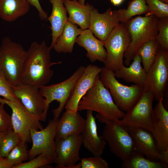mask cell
Here are the masks:
<instances>
[{
	"label": "cell",
	"instance_id": "cell-40",
	"mask_svg": "<svg viewBox=\"0 0 168 168\" xmlns=\"http://www.w3.org/2000/svg\"><path fill=\"white\" fill-rule=\"evenodd\" d=\"M0 168H10L6 163L4 158L0 156Z\"/></svg>",
	"mask_w": 168,
	"mask_h": 168
},
{
	"label": "cell",
	"instance_id": "cell-26",
	"mask_svg": "<svg viewBox=\"0 0 168 168\" xmlns=\"http://www.w3.org/2000/svg\"><path fill=\"white\" fill-rule=\"evenodd\" d=\"M26 0H0V17L7 22L14 21L29 11Z\"/></svg>",
	"mask_w": 168,
	"mask_h": 168
},
{
	"label": "cell",
	"instance_id": "cell-27",
	"mask_svg": "<svg viewBox=\"0 0 168 168\" xmlns=\"http://www.w3.org/2000/svg\"><path fill=\"white\" fill-rule=\"evenodd\" d=\"M161 48L159 43L156 40H153L145 43L138 49L136 53L140 56L143 68L147 73Z\"/></svg>",
	"mask_w": 168,
	"mask_h": 168
},
{
	"label": "cell",
	"instance_id": "cell-8",
	"mask_svg": "<svg viewBox=\"0 0 168 168\" xmlns=\"http://www.w3.org/2000/svg\"><path fill=\"white\" fill-rule=\"evenodd\" d=\"M153 92L144 88L137 101L128 110L121 119L128 127L141 128L151 132L154 120Z\"/></svg>",
	"mask_w": 168,
	"mask_h": 168
},
{
	"label": "cell",
	"instance_id": "cell-22",
	"mask_svg": "<svg viewBox=\"0 0 168 168\" xmlns=\"http://www.w3.org/2000/svg\"><path fill=\"white\" fill-rule=\"evenodd\" d=\"M133 62L128 66L123 65L114 72L115 77L122 79L127 82H132L144 88L146 86L147 73L141 64L140 56L136 53Z\"/></svg>",
	"mask_w": 168,
	"mask_h": 168
},
{
	"label": "cell",
	"instance_id": "cell-32",
	"mask_svg": "<svg viewBox=\"0 0 168 168\" xmlns=\"http://www.w3.org/2000/svg\"><path fill=\"white\" fill-rule=\"evenodd\" d=\"M145 1L148 9V12L147 14L154 15L159 19L168 17V4L160 0Z\"/></svg>",
	"mask_w": 168,
	"mask_h": 168
},
{
	"label": "cell",
	"instance_id": "cell-38",
	"mask_svg": "<svg viewBox=\"0 0 168 168\" xmlns=\"http://www.w3.org/2000/svg\"><path fill=\"white\" fill-rule=\"evenodd\" d=\"M30 5L34 6L38 12V15L40 19L42 20H45L48 18V14L42 8L39 0H26Z\"/></svg>",
	"mask_w": 168,
	"mask_h": 168
},
{
	"label": "cell",
	"instance_id": "cell-1",
	"mask_svg": "<svg viewBox=\"0 0 168 168\" xmlns=\"http://www.w3.org/2000/svg\"><path fill=\"white\" fill-rule=\"evenodd\" d=\"M51 49L44 40L40 43L34 41L31 44L26 51L21 83L40 88L50 82L54 75L51 67L62 63L51 61Z\"/></svg>",
	"mask_w": 168,
	"mask_h": 168
},
{
	"label": "cell",
	"instance_id": "cell-44",
	"mask_svg": "<svg viewBox=\"0 0 168 168\" xmlns=\"http://www.w3.org/2000/svg\"><path fill=\"white\" fill-rule=\"evenodd\" d=\"M160 0L161 1L164 3L168 4V0Z\"/></svg>",
	"mask_w": 168,
	"mask_h": 168
},
{
	"label": "cell",
	"instance_id": "cell-23",
	"mask_svg": "<svg viewBox=\"0 0 168 168\" xmlns=\"http://www.w3.org/2000/svg\"><path fill=\"white\" fill-rule=\"evenodd\" d=\"M64 5L69 15L68 21L77 24L83 30L89 28L90 15L93 6L87 3L84 5L77 1L64 0Z\"/></svg>",
	"mask_w": 168,
	"mask_h": 168
},
{
	"label": "cell",
	"instance_id": "cell-6",
	"mask_svg": "<svg viewBox=\"0 0 168 168\" xmlns=\"http://www.w3.org/2000/svg\"><path fill=\"white\" fill-rule=\"evenodd\" d=\"M100 122L105 124L101 136L114 155L123 161L136 151L128 127L121 119L104 120Z\"/></svg>",
	"mask_w": 168,
	"mask_h": 168
},
{
	"label": "cell",
	"instance_id": "cell-9",
	"mask_svg": "<svg viewBox=\"0 0 168 168\" xmlns=\"http://www.w3.org/2000/svg\"><path fill=\"white\" fill-rule=\"evenodd\" d=\"M130 41L131 37L126 27L120 23L104 41L107 52L104 67L114 72L124 65V54Z\"/></svg>",
	"mask_w": 168,
	"mask_h": 168
},
{
	"label": "cell",
	"instance_id": "cell-15",
	"mask_svg": "<svg viewBox=\"0 0 168 168\" xmlns=\"http://www.w3.org/2000/svg\"><path fill=\"white\" fill-rule=\"evenodd\" d=\"M15 95L30 113L40 117L45 107V100L40 88L30 85L20 83L12 86Z\"/></svg>",
	"mask_w": 168,
	"mask_h": 168
},
{
	"label": "cell",
	"instance_id": "cell-17",
	"mask_svg": "<svg viewBox=\"0 0 168 168\" xmlns=\"http://www.w3.org/2000/svg\"><path fill=\"white\" fill-rule=\"evenodd\" d=\"M93 112L87 110L86 124L81 134L82 144L93 156H100L107 143L101 136L98 135L96 119Z\"/></svg>",
	"mask_w": 168,
	"mask_h": 168
},
{
	"label": "cell",
	"instance_id": "cell-11",
	"mask_svg": "<svg viewBox=\"0 0 168 168\" xmlns=\"http://www.w3.org/2000/svg\"><path fill=\"white\" fill-rule=\"evenodd\" d=\"M58 119H50L47 126L41 130H30L32 145L28 151L29 159L31 160L42 154L54 162L55 156V138Z\"/></svg>",
	"mask_w": 168,
	"mask_h": 168
},
{
	"label": "cell",
	"instance_id": "cell-28",
	"mask_svg": "<svg viewBox=\"0 0 168 168\" xmlns=\"http://www.w3.org/2000/svg\"><path fill=\"white\" fill-rule=\"evenodd\" d=\"M124 168H167L168 165L160 161H153L135 151L123 161Z\"/></svg>",
	"mask_w": 168,
	"mask_h": 168
},
{
	"label": "cell",
	"instance_id": "cell-4",
	"mask_svg": "<svg viewBox=\"0 0 168 168\" xmlns=\"http://www.w3.org/2000/svg\"><path fill=\"white\" fill-rule=\"evenodd\" d=\"M26 55L22 45L4 37L0 46V69L12 86L21 83V77Z\"/></svg>",
	"mask_w": 168,
	"mask_h": 168
},
{
	"label": "cell",
	"instance_id": "cell-43",
	"mask_svg": "<svg viewBox=\"0 0 168 168\" xmlns=\"http://www.w3.org/2000/svg\"><path fill=\"white\" fill-rule=\"evenodd\" d=\"M86 0H77V1L80 4L84 5L85 4V2Z\"/></svg>",
	"mask_w": 168,
	"mask_h": 168
},
{
	"label": "cell",
	"instance_id": "cell-25",
	"mask_svg": "<svg viewBox=\"0 0 168 168\" xmlns=\"http://www.w3.org/2000/svg\"><path fill=\"white\" fill-rule=\"evenodd\" d=\"M82 30L81 28H78L76 24L68 20L53 48L58 53H72L76 39Z\"/></svg>",
	"mask_w": 168,
	"mask_h": 168
},
{
	"label": "cell",
	"instance_id": "cell-19",
	"mask_svg": "<svg viewBox=\"0 0 168 168\" xmlns=\"http://www.w3.org/2000/svg\"><path fill=\"white\" fill-rule=\"evenodd\" d=\"M163 98L158 101L153 109L154 120L152 132L159 152L168 148V111L164 105Z\"/></svg>",
	"mask_w": 168,
	"mask_h": 168
},
{
	"label": "cell",
	"instance_id": "cell-41",
	"mask_svg": "<svg viewBox=\"0 0 168 168\" xmlns=\"http://www.w3.org/2000/svg\"><path fill=\"white\" fill-rule=\"evenodd\" d=\"M124 0H110L111 3L114 6H119L120 5Z\"/></svg>",
	"mask_w": 168,
	"mask_h": 168
},
{
	"label": "cell",
	"instance_id": "cell-21",
	"mask_svg": "<svg viewBox=\"0 0 168 168\" xmlns=\"http://www.w3.org/2000/svg\"><path fill=\"white\" fill-rule=\"evenodd\" d=\"M76 42L87 51L86 56L92 63L98 60L104 63L107 58L104 42L97 39L89 29L82 30Z\"/></svg>",
	"mask_w": 168,
	"mask_h": 168
},
{
	"label": "cell",
	"instance_id": "cell-33",
	"mask_svg": "<svg viewBox=\"0 0 168 168\" xmlns=\"http://www.w3.org/2000/svg\"><path fill=\"white\" fill-rule=\"evenodd\" d=\"M158 30L155 40L159 43L161 49L168 50V17L159 19Z\"/></svg>",
	"mask_w": 168,
	"mask_h": 168
},
{
	"label": "cell",
	"instance_id": "cell-5",
	"mask_svg": "<svg viewBox=\"0 0 168 168\" xmlns=\"http://www.w3.org/2000/svg\"><path fill=\"white\" fill-rule=\"evenodd\" d=\"M85 68L84 66H81L69 77L63 81L49 86L46 85L40 88L42 95L45 100V109L40 117V121H46L49 105L54 100L58 102L59 105L57 108L52 111L53 119H58Z\"/></svg>",
	"mask_w": 168,
	"mask_h": 168
},
{
	"label": "cell",
	"instance_id": "cell-29",
	"mask_svg": "<svg viewBox=\"0 0 168 168\" xmlns=\"http://www.w3.org/2000/svg\"><path fill=\"white\" fill-rule=\"evenodd\" d=\"M117 11L119 21L123 24L134 16L146 15L148 12L145 0H131L129 1L127 9H120Z\"/></svg>",
	"mask_w": 168,
	"mask_h": 168
},
{
	"label": "cell",
	"instance_id": "cell-14",
	"mask_svg": "<svg viewBox=\"0 0 168 168\" xmlns=\"http://www.w3.org/2000/svg\"><path fill=\"white\" fill-rule=\"evenodd\" d=\"M120 23L116 10L109 8L100 13L94 7L91 13L89 29L98 39L104 42Z\"/></svg>",
	"mask_w": 168,
	"mask_h": 168
},
{
	"label": "cell",
	"instance_id": "cell-20",
	"mask_svg": "<svg viewBox=\"0 0 168 168\" xmlns=\"http://www.w3.org/2000/svg\"><path fill=\"white\" fill-rule=\"evenodd\" d=\"M86 124L84 119L77 111L74 112L66 110L58 119L55 140L69 136L81 134Z\"/></svg>",
	"mask_w": 168,
	"mask_h": 168
},
{
	"label": "cell",
	"instance_id": "cell-36",
	"mask_svg": "<svg viewBox=\"0 0 168 168\" xmlns=\"http://www.w3.org/2000/svg\"><path fill=\"white\" fill-rule=\"evenodd\" d=\"M81 168H108L107 162L101 156L83 158L81 159Z\"/></svg>",
	"mask_w": 168,
	"mask_h": 168
},
{
	"label": "cell",
	"instance_id": "cell-30",
	"mask_svg": "<svg viewBox=\"0 0 168 168\" xmlns=\"http://www.w3.org/2000/svg\"><path fill=\"white\" fill-rule=\"evenodd\" d=\"M27 148V143L21 141L4 158L10 168H14L29 159Z\"/></svg>",
	"mask_w": 168,
	"mask_h": 168
},
{
	"label": "cell",
	"instance_id": "cell-16",
	"mask_svg": "<svg viewBox=\"0 0 168 168\" xmlns=\"http://www.w3.org/2000/svg\"><path fill=\"white\" fill-rule=\"evenodd\" d=\"M101 71V68L96 65L90 64L85 67L64 107L66 110L75 112L78 111V105L79 101L93 86Z\"/></svg>",
	"mask_w": 168,
	"mask_h": 168
},
{
	"label": "cell",
	"instance_id": "cell-7",
	"mask_svg": "<svg viewBox=\"0 0 168 168\" xmlns=\"http://www.w3.org/2000/svg\"><path fill=\"white\" fill-rule=\"evenodd\" d=\"M100 80L110 92L117 106L126 112L137 101L144 88L133 84L127 86L120 83L116 79L114 72L103 67L99 74Z\"/></svg>",
	"mask_w": 168,
	"mask_h": 168
},
{
	"label": "cell",
	"instance_id": "cell-24",
	"mask_svg": "<svg viewBox=\"0 0 168 168\" xmlns=\"http://www.w3.org/2000/svg\"><path fill=\"white\" fill-rule=\"evenodd\" d=\"M52 6V11L47 20L51 24L52 41V49L57 38L61 34L64 26L68 20L67 11L64 4V0H49Z\"/></svg>",
	"mask_w": 168,
	"mask_h": 168
},
{
	"label": "cell",
	"instance_id": "cell-13",
	"mask_svg": "<svg viewBox=\"0 0 168 168\" xmlns=\"http://www.w3.org/2000/svg\"><path fill=\"white\" fill-rule=\"evenodd\" d=\"M55 141L54 162L57 168H68L81 160L79 152L82 144L81 134L69 136Z\"/></svg>",
	"mask_w": 168,
	"mask_h": 168
},
{
	"label": "cell",
	"instance_id": "cell-10",
	"mask_svg": "<svg viewBox=\"0 0 168 168\" xmlns=\"http://www.w3.org/2000/svg\"><path fill=\"white\" fill-rule=\"evenodd\" d=\"M0 103L7 105L11 109L13 129L22 141L27 143L31 141L30 137L31 129L40 130L44 128L40 122V117L30 113L21 101L16 102L0 98Z\"/></svg>",
	"mask_w": 168,
	"mask_h": 168
},
{
	"label": "cell",
	"instance_id": "cell-12",
	"mask_svg": "<svg viewBox=\"0 0 168 168\" xmlns=\"http://www.w3.org/2000/svg\"><path fill=\"white\" fill-rule=\"evenodd\" d=\"M168 80V50L161 48L147 73L144 88L152 91L154 99L163 98Z\"/></svg>",
	"mask_w": 168,
	"mask_h": 168
},
{
	"label": "cell",
	"instance_id": "cell-18",
	"mask_svg": "<svg viewBox=\"0 0 168 168\" xmlns=\"http://www.w3.org/2000/svg\"><path fill=\"white\" fill-rule=\"evenodd\" d=\"M128 128L133 139L136 151L149 160L160 161L157 144L152 132L141 128Z\"/></svg>",
	"mask_w": 168,
	"mask_h": 168
},
{
	"label": "cell",
	"instance_id": "cell-3",
	"mask_svg": "<svg viewBox=\"0 0 168 168\" xmlns=\"http://www.w3.org/2000/svg\"><path fill=\"white\" fill-rule=\"evenodd\" d=\"M159 19L154 15L146 14L132 17L124 24L131 37V41L124 55L127 66L130 64L138 48L145 43L155 40L158 32Z\"/></svg>",
	"mask_w": 168,
	"mask_h": 168
},
{
	"label": "cell",
	"instance_id": "cell-35",
	"mask_svg": "<svg viewBox=\"0 0 168 168\" xmlns=\"http://www.w3.org/2000/svg\"><path fill=\"white\" fill-rule=\"evenodd\" d=\"M45 155L40 154L27 162H24L14 168H38L53 163Z\"/></svg>",
	"mask_w": 168,
	"mask_h": 168
},
{
	"label": "cell",
	"instance_id": "cell-42",
	"mask_svg": "<svg viewBox=\"0 0 168 168\" xmlns=\"http://www.w3.org/2000/svg\"><path fill=\"white\" fill-rule=\"evenodd\" d=\"M6 133H0V145L2 139Z\"/></svg>",
	"mask_w": 168,
	"mask_h": 168
},
{
	"label": "cell",
	"instance_id": "cell-37",
	"mask_svg": "<svg viewBox=\"0 0 168 168\" xmlns=\"http://www.w3.org/2000/svg\"><path fill=\"white\" fill-rule=\"evenodd\" d=\"M4 105L0 103V133H7L13 129L11 116L5 110Z\"/></svg>",
	"mask_w": 168,
	"mask_h": 168
},
{
	"label": "cell",
	"instance_id": "cell-31",
	"mask_svg": "<svg viewBox=\"0 0 168 168\" xmlns=\"http://www.w3.org/2000/svg\"><path fill=\"white\" fill-rule=\"evenodd\" d=\"M21 141L19 135L13 129L7 133L0 145V156L6 157Z\"/></svg>",
	"mask_w": 168,
	"mask_h": 168
},
{
	"label": "cell",
	"instance_id": "cell-45",
	"mask_svg": "<svg viewBox=\"0 0 168 168\" xmlns=\"http://www.w3.org/2000/svg\"><path fill=\"white\" fill-rule=\"evenodd\" d=\"M73 0V1H77V0Z\"/></svg>",
	"mask_w": 168,
	"mask_h": 168
},
{
	"label": "cell",
	"instance_id": "cell-2",
	"mask_svg": "<svg viewBox=\"0 0 168 168\" xmlns=\"http://www.w3.org/2000/svg\"><path fill=\"white\" fill-rule=\"evenodd\" d=\"M77 109L78 111L90 110L96 112V117L100 122L121 119L125 114L116 105L109 91L101 82L99 75L79 101Z\"/></svg>",
	"mask_w": 168,
	"mask_h": 168
},
{
	"label": "cell",
	"instance_id": "cell-34",
	"mask_svg": "<svg viewBox=\"0 0 168 168\" xmlns=\"http://www.w3.org/2000/svg\"><path fill=\"white\" fill-rule=\"evenodd\" d=\"M0 96L7 100L16 102L21 101L15 95L12 86L0 69Z\"/></svg>",
	"mask_w": 168,
	"mask_h": 168
},
{
	"label": "cell",
	"instance_id": "cell-39",
	"mask_svg": "<svg viewBox=\"0 0 168 168\" xmlns=\"http://www.w3.org/2000/svg\"><path fill=\"white\" fill-rule=\"evenodd\" d=\"M159 160L161 162L168 164V148L164 149L159 152Z\"/></svg>",
	"mask_w": 168,
	"mask_h": 168
}]
</instances>
